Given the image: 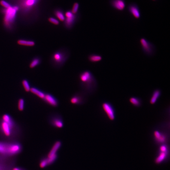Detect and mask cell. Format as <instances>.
Returning <instances> with one entry per match:
<instances>
[{
    "mask_svg": "<svg viewBox=\"0 0 170 170\" xmlns=\"http://www.w3.org/2000/svg\"><path fill=\"white\" fill-rule=\"evenodd\" d=\"M0 132L5 138H15L20 136L22 129L12 117L5 114L0 120Z\"/></svg>",
    "mask_w": 170,
    "mask_h": 170,
    "instance_id": "1",
    "label": "cell"
},
{
    "mask_svg": "<svg viewBox=\"0 0 170 170\" xmlns=\"http://www.w3.org/2000/svg\"><path fill=\"white\" fill-rule=\"evenodd\" d=\"M80 86L83 93H91L94 89L95 80L92 73L88 71H83L79 75Z\"/></svg>",
    "mask_w": 170,
    "mask_h": 170,
    "instance_id": "2",
    "label": "cell"
},
{
    "mask_svg": "<svg viewBox=\"0 0 170 170\" xmlns=\"http://www.w3.org/2000/svg\"><path fill=\"white\" fill-rule=\"evenodd\" d=\"M170 159L169 146L168 144L159 145L154 159L155 163L159 165L166 163Z\"/></svg>",
    "mask_w": 170,
    "mask_h": 170,
    "instance_id": "3",
    "label": "cell"
},
{
    "mask_svg": "<svg viewBox=\"0 0 170 170\" xmlns=\"http://www.w3.org/2000/svg\"><path fill=\"white\" fill-rule=\"evenodd\" d=\"M140 43L142 50L144 54L150 56L154 54L156 47L153 43L144 38H141L140 40Z\"/></svg>",
    "mask_w": 170,
    "mask_h": 170,
    "instance_id": "4",
    "label": "cell"
},
{
    "mask_svg": "<svg viewBox=\"0 0 170 170\" xmlns=\"http://www.w3.org/2000/svg\"><path fill=\"white\" fill-rule=\"evenodd\" d=\"M48 122L51 126L57 129H62L64 126L63 119L58 113H53L49 116Z\"/></svg>",
    "mask_w": 170,
    "mask_h": 170,
    "instance_id": "5",
    "label": "cell"
},
{
    "mask_svg": "<svg viewBox=\"0 0 170 170\" xmlns=\"http://www.w3.org/2000/svg\"><path fill=\"white\" fill-rule=\"evenodd\" d=\"M62 145L60 141H57L54 144L49 153L47 158L49 165L51 164L56 160L57 158V153Z\"/></svg>",
    "mask_w": 170,
    "mask_h": 170,
    "instance_id": "6",
    "label": "cell"
},
{
    "mask_svg": "<svg viewBox=\"0 0 170 170\" xmlns=\"http://www.w3.org/2000/svg\"><path fill=\"white\" fill-rule=\"evenodd\" d=\"M153 139L154 141L158 145L168 144V138L166 134L158 130H156L153 132Z\"/></svg>",
    "mask_w": 170,
    "mask_h": 170,
    "instance_id": "7",
    "label": "cell"
},
{
    "mask_svg": "<svg viewBox=\"0 0 170 170\" xmlns=\"http://www.w3.org/2000/svg\"><path fill=\"white\" fill-rule=\"evenodd\" d=\"M102 107L110 120H114L116 118L115 111L112 105L109 103L104 102L102 104Z\"/></svg>",
    "mask_w": 170,
    "mask_h": 170,
    "instance_id": "8",
    "label": "cell"
},
{
    "mask_svg": "<svg viewBox=\"0 0 170 170\" xmlns=\"http://www.w3.org/2000/svg\"><path fill=\"white\" fill-rule=\"evenodd\" d=\"M84 93L79 92L73 95L70 98V101L72 104L80 105L84 103L86 101V97Z\"/></svg>",
    "mask_w": 170,
    "mask_h": 170,
    "instance_id": "9",
    "label": "cell"
},
{
    "mask_svg": "<svg viewBox=\"0 0 170 170\" xmlns=\"http://www.w3.org/2000/svg\"><path fill=\"white\" fill-rule=\"evenodd\" d=\"M127 10L135 18L139 19L141 17V12L139 7L135 3H132L129 4L127 7Z\"/></svg>",
    "mask_w": 170,
    "mask_h": 170,
    "instance_id": "10",
    "label": "cell"
},
{
    "mask_svg": "<svg viewBox=\"0 0 170 170\" xmlns=\"http://www.w3.org/2000/svg\"><path fill=\"white\" fill-rule=\"evenodd\" d=\"M66 60V58L61 54H55L52 59V64L56 68L62 66Z\"/></svg>",
    "mask_w": 170,
    "mask_h": 170,
    "instance_id": "11",
    "label": "cell"
},
{
    "mask_svg": "<svg viewBox=\"0 0 170 170\" xmlns=\"http://www.w3.org/2000/svg\"><path fill=\"white\" fill-rule=\"evenodd\" d=\"M43 101L46 104L53 107H57L59 105L58 100L53 95L49 93H45Z\"/></svg>",
    "mask_w": 170,
    "mask_h": 170,
    "instance_id": "12",
    "label": "cell"
},
{
    "mask_svg": "<svg viewBox=\"0 0 170 170\" xmlns=\"http://www.w3.org/2000/svg\"><path fill=\"white\" fill-rule=\"evenodd\" d=\"M110 4L114 9L122 11L126 7L125 0H110Z\"/></svg>",
    "mask_w": 170,
    "mask_h": 170,
    "instance_id": "13",
    "label": "cell"
},
{
    "mask_svg": "<svg viewBox=\"0 0 170 170\" xmlns=\"http://www.w3.org/2000/svg\"><path fill=\"white\" fill-rule=\"evenodd\" d=\"M17 9L16 7L13 8L12 7L10 8L7 9L5 11V17L4 18V21L5 23H9L12 21L15 17Z\"/></svg>",
    "mask_w": 170,
    "mask_h": 170,
    "instance_id": "14",
    "label": "cell"
},
{
    "mask_svg": "<svg viewBox=\"0 0 170 170\" xmlns=\"http://www.w3.org/2000/svg\"><path fill=\"white\" fill-rule=\"evenodd\" d=\"M22 149L21 145L19 143H10L9 145L8 153L9 154H16L19 153Z\"/></svg>",
    "mask_w": 170,
    "mask_h": 170,
    "instance_id": "15",
    "label": "cell"
},
{
    "mask_svg": "<svg viewBox=\"0 0 170 170\" xmlns=\"http://www.w3.org/2000/svg\"><path fill=\"white\" fill-rule=\"evenodd\" d=\"M31 93L36 95L42 100L44 98L45 93L35 87H31L30 92Z\"/></svg>",
    "mask_w": 170,
    "mask_h": 170,
    "instance_id": "16",
    "label": "cell"
},
{
    "mask_svg": "<svg viewBox=\"0 0 170 170\" xmlns=\"http://www.w3.org/2000/svg\"><path fill=\"white\" fill-rule=\"evenodd\" d=\"M161 95V92L159 89H157L155 90L153 92V95L150 98V104H154L156 103L157 101L160 96Z\"/></svg>",
    "mask_w": 170,
    "mask_h": 170,
    "instance_id": "17",
    "label": "cell"
},
{
    "mask_svg": "<svg viewBox=\"0 0 170 170\" xmlns=\"http://www.w3.org/2000/svg\"><path fill=\"white\" fill-rule=\"evenodd\" d=\"M102 59V56L101 55L97 54H92L89 55L88 59L91 62L96 63L100 62Z\"/></svg>",
    "mask_w": 170,
    "mask_h": 170,
    "instance_id": "18",
    "label": "cell"
},
{
    "mask_svg": "<svg viewBox=\"0 0 170 170\" xmlns=\"http://www.w3.org/2000/svg\"><path fill=\"white\" fill-rule=\"evenodd\" d=\"M129 101L131 104L135 107H139L141 104V100L139 98L135 97H131L130 98Z\"/></svg>",
    "mask_w": 170,
    "mask_h": 170,
    "instance_id": "19",
    "label": "cell"
},
{
    "mask_svg": "<svg viewBox=\"0 0 170 170\" xmlns=\"http://www.w3.org/2000/svg\"><path fill=\"white\" fill-rule=\"evenodd\" d=\"M17 44L19 45L26 46H34L35 45L34 41H28V40H19L17 41Z\"/></svg>",
    "mask_w": 170,
    "mask_h": 170,
    "instance_id": "20",
    "label": "cell"
},
{
    "mask_svg": "<svg viewBox=\"0 0 170 170\" xmlns=\"http://www.w3.org/2000/svg\"><path fill=\"white\" fill-rule=\"evenodd\" d=\"M9 145V144L0 143V153H8Z\"/></svg>",
    "mask_w": 170,
    "mask_h": 170,
    "instance_id": "21",
    "label": "cell"
},
{
    "mask_svg": "<svg viewBox=\"0 0 170 170\" xmlns=\"http://www.w3.org/2000/svg\"><path fill=\"white\" fill-rule=\"evenodd\" d=\"M41 61L38 58H35L33 59L30 64L29 67L31 68H34L38 66L40 64Z\"/></svg>",
    "mask_w": 170,
    "mask_h": 170,
    "instance_id": "22",
    "label": "cell"
},
{
    "mask_svg": "<svg viewBox=\"0 0 170 170\" xmlns=\"http://www.w3.org/2000/svg\"><path fill=\"white\" fill-rule=\"evenodd\" d=\"M22 84H23V87L24 88L26 92H30L31 87L30 84L28 80L26 79H24L22 82Z\"/></svg>",
    "mask_w": 170,
    "mask_h": 170,
    "instance_id": "23",
    "label": "cell"
},
{
    "mask_svg": "<svg viewBox=\"0 0 170 170\" xmlns=\"http://www.w3.org/2000/svg\"><path fill=\"white\" fill-rule=\"evenodd\" d=\"M55 16L56 17L61 21H64L65 20V17L64 13L59 10H57L55 12Z\"/></svg>",
    "mask_w": 170,
    "mask_h": 170,
    "instance_id": "24",
    "label": "cell"
},
{
    "mask_svg": "<svg viewBox=\"0 0 170 170\" xmlns=\"http://www.w3.org/2000/svg\"><path fill=\"white\" fill-rule=\"evenodd\" d=\"M25 104V100L23 98H21L19 100L18 102V108L19 111H22L24 110Z\"/></svg>",
    "mask_w": 170,
    "mask_h": 170,
    "instance_id": "25",
    "label": "cell"
},
{
    "mask_svg": "<svg viewBox=\"0 0 170 170\" xmlns=\"http://www.w3.org/2000/svg\"><path fill=\"white\" fill-rule=\"evenodd\" d=\"M40 167L41 168H45L49 165L47 158H44L41 159L40 162Z\"/></svg>",
    "mask_w": 170,
    "mask_h": 170,
    "instance_id": "26",
    "label": "cell"
},
{
    "mask_svg": "<svg viewBox=\"0 0 170 170\" xmlns=\"http://www.w3.org/2000/svg\"><path fill=\"white\" fill-rule=\"evenodd\" d=\"M79 7V4L78 3L75 2V3H74L73 6L72 11H71L72 13H73L74 14L77 13L78 11Z\"/></svg>",
    "mask_w": 170,
    "mask_h": 170,
    "instance_id": "27",
    "label": "cell"
},
{
    "mask_svg": "<svg viewBox=\"0 0 170 170\" xmlns=\"http://www.w3.org/2000/svg\"><path fill=\"white\" fill-rule=\"evenodd\" d=\"M75 19V16L71 18H67L66 19V23L67 25H71L74 23V21Z\"/></svg>",
    "mask_w": 170,
    "mask_h": 170,
    "instance_id": "28",
    "label": "cell"
},
{
    "mask_svg": "<svg viewBox=\"0 0 170 170\" xmlns=\"http://www.w3.org/2000/svg\"><path fill=\"white\" fill-rule=\"evenodd\" d=\"M0 4L2 7H3L6 9L10 8V7H11V6L10 4H9L7 1H4V0L1 1V2H0Z\"/></svg>",
    "mask_w": 170,
    "mask_h": 170,
    "instance_id": "29",
    "label": "cell"
},
{
    "mask_svg": "<svg viewBox=\"0 0 170 170\" xmlns=\"http://www.w3.org/2000/svg\"><path fill=\"white\" fill-rule=\"evenodd\" d=\"M48 20L50 23L55 25H59V21L57 19L54 18L53 17H49Z\"/></svg>",
    "mask_w": 170,
    "mask_h": 170,
    "instance_id": "30",
    "label": "cell"
},
{
    "mask_svg": "<svg viewBox=\"0 0 170 170\" xmlns=\"http://www.w3.org/2000/svg\"><path fill=\"white\" fill-rule=\"evenodd\" d=\"M65 16L67 18H71L74 17V16L73 13L70 11L67 12L65 13Z\"/></svg>",
    "mask_w": 170,
    "mask_h": 170,
    "instance_id": "31",
    "label": "cell"
},
{
    "mask_svg": "<svg viewBox=\"0 0 170 170\" xmlns=\"http://www.w3.org/2000/svg\"><path fill=\"white\" fill-rule=\"evenodd\" d=\"M13 170H23L20 168H13Z\"/></svg>",
    "mask_w": 170,
    "mask_h": 170,
    "instance_id": "32",
    "label": "cell"
},
{
    "mask_svg": "<svg viewBox=\"0 0 170 170\" xmlns=\"http://www.w3.org/2000/svg\"><path fill=\"white\" fill-rule=\"evenodd\" d=\"M152 1H156V0H152Z\"/></svg>",
    "mask_w": 170,
    "mask_h": 170,
    "instance_id": "33",
    "label": "cell"
}]
</instances>
